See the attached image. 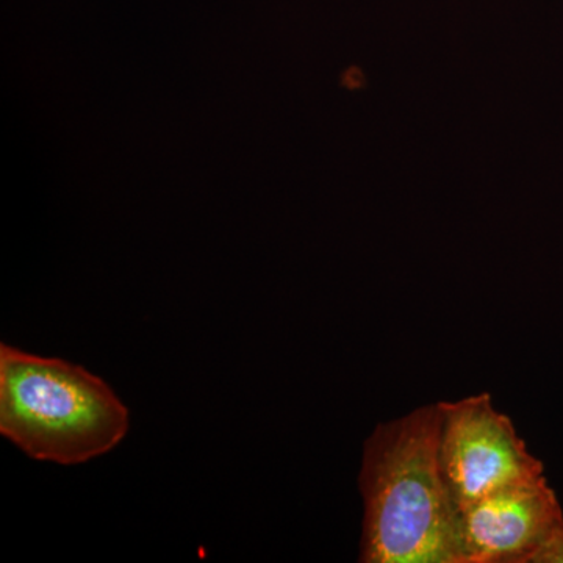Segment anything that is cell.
I'll return each mask as SVG.
<instances>
[{
	"instance_id": "1",
	"label": "cell",
	"mask_w": 563,
	"mask_h": 563,
	"mask_svg": "<svg viewBox=\"0 0 563 563\" xmlns=\"http://www.w3.org/2000/svg\"><path fill=\"white\" fill-rule=\"evenodd\" d=\"M442 409L380 422L363 450V563H459L457 512L439 463Z\"/></svg>"
},
{
	"instance_id": "2",
	"label": "cell",
	"mask_w": 563,
	"mask_h": 563,
	"mask_svg": "<svg viewBox=\"0 0 563 563\" xmlns=\"http://www.w3.org/2000/svg\"><path fill=\"white\" fill-rule=\"evenodd\" d=\"M131 413L106 380L62 358L0 346V435L35 461L70 466L113 451Z\"/></svg>"
},
{
	"instance_id": "3",
	"label": "cell",
	"mask_w": 563,
	"mask_h": 563,
	"mask_svg": "<svg viewBox=\"0 0 563 563\" xmlns=\"http://www.w3.org/2000/svg\"><path fill=\"white\" fill-rule=\"evenodd\" d=\"M439 406L440 472L455 512L510 485L544 476L543 463L529 453L512 420L496 410L488 393Z\"/></svg>"
},
{
	"instance_id": "4",
	"label": "cell",
	"mask_w": 563,
	"mask_h": 563,
	"mask_svg": "<svg viewBox=\"0 0 563 563\" xmlns=\"http://www.w3.org/2000/svg\"><path fill=\"white\" fill-rule=\"evenodd\" d=\"M561 526L562 507L547 477L510 485L459 510V563H528Z\"/></svg>"
},
{
	"instance_id": "5",
	"label": "cell",
	"mask_w": 563,
	"mask_h": 563,
	"mask_svg": "<svg viewBox=\"0 0 563 563\" xmlns=\"http://www.w3.org/2000/svg\"><path fill=\"white\" fill-rule=\"evenodd\" d=\"M528 563H563V526L533 551Z\"/></svg>"
}]
</instances>
